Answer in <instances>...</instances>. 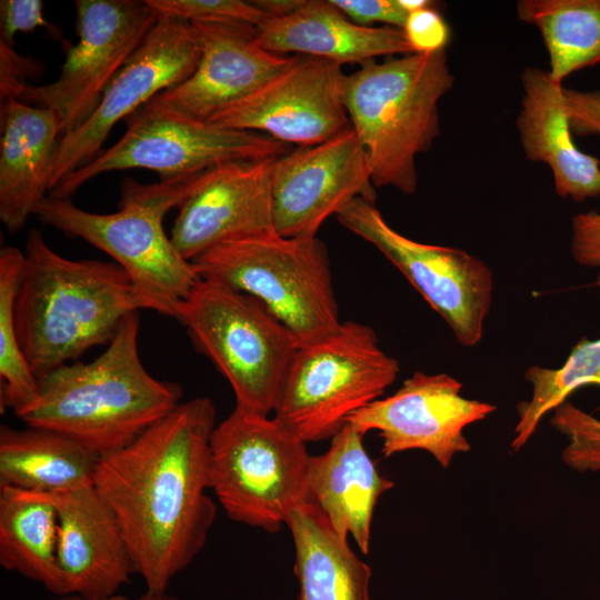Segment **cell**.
I'll use <instances>...</instances> for the list:
<instances>
[{"label":"cell","mask_w":600,"mask_h":600,"mask_svg":"<svg viewBox=\"0 0 600 600\" xmlns=\"http://www.w3.org/2000/svg\"><path fill=\"white\" fill-rule=\"evenodd\" d=\"M157 18L142 43L108 84L91 116L61 137L51 190L63 177L102 151L106 139L120 120L194 71L200 49L192 24L173 17Z\"/></svg>","instance_id":"4fadbf2b"},{"label":"cell","mask_w":600,"mask_h":600,"mask_svg":"<svg viewBox=\"0 0 600 600\" xmlns=\"http://www.w3.org/2000/svg\"><path fill=\"white\" fill-rule=\"evenodd\" d=\"M254 40L272 53H299L341 66L414 53L401 29L359 26L321 0H303L293 12L270 18L256 28Z\"/></svg>","instance_id":"7402d4cb"},{"label":"cell","mask_w":600,"mask_h":600,"mask_svg":"<svg viewBox=\"0 0 600 600\" xmlns=\"http://www.w3.org/2000/svg\"><path fill=\"white\" fill-rule=\"evenodd\" d=\"M524 379L531 384L532 394L529 401L517 406L519 419L511 443L514 450L522 448L543 416L564 403L573 391L586 384L600 386V338L579 341L560 368L530 367Z\"/></svg>","instance_id":"83f0119b"},{"label":"cell","mask_w":600,"mask_h":600,"mask_svg":"<svg viewBox=\"0 0 600 600\" xmlns=\"http://www.w3.org/2000/svg\"><path fill=\"white\" fill-rule=\"evenodd\" d=\"M61 137L52 110L19 99L1 103L0 220L9 232L23 228L51 191Z\"/></svg>","instance_id":"ffe728a7"},{"label":"cell","mask_w":600,"mask_h":600,"mask_svg":"<svg viewBox=\"0 0 600 600\" xmlns=\"http://www.w3.org/2000/svg\"><path fill=\"white\" fill-rule=\"evenodd\" d=\"M356 198L374 201L366 151L352 127L276 159L271 177L274 231L317 237L322 223Z\"/></svg>","instance_id":"9a60e30c"},{"label":"cell","mask_w":600,"mask_h":600,"mask_svg":"<svg viewBox=\"0 0 600 600\" xmlns=\"http://www.w3.org/2000/svg\"><path fill=\"white\" fill-rule=\"evenodd\" d=\"M58 512V562L66 594H118L136 573L120 524L94 487L49 494Z\"/></svg>","instance_id":"d6986e66"},{"label":"cell","mask_w":600,"mask_h":600,"mask_svg":"<svg viewBox=\"0 0 600 600\" xmlns=\"http://www.w3.org/2000/svg\"><path fill=\"white\" fill-rule=\"evenodd\" d=\"M99 459L53 430L0 428V487L46 494L93 487Z\"/></svg>","instance_id":"d4e9b609"},{"label":"cell","mask_w":600,"mask_h":600,"mask_svg":"<svg viewBox=\"0 0 600 600\" xmlns=\"http://www.w3.org/2000/svg\"><path fill=\"white\" fill-rule=\"evenodd\" d=\"M564 106L573 136L600 137V90L564 88Z\"/></svg>","instance_id":"e575fe53"},{"label":"cell","mask_w":600,"mask_h":600,"mask_svg":"<svg viewBox=\"0 0 600 600\" xmlns=\"http://www.w3.org/2000/svg\"><path fill=\"white\" fill-rule=\"evenodd\" d=\"M139 330L133 312L96 359L66 363L40 377L36 399L16 416L28 427L66 434L99 457L132 442L183 396L178 383L159 380L143 367Z\"/></svg>","instance_id":"3957f363"},{"label":"cell","mask_w":600,"mask_h":600,"mask_svg":"<svg viewBox=\"0 0 600 600\" xmlns=\"http://www.w3.org/2000/svg\"><path fill=\"white\" fill-rule=\"evenodd\" d=\"M276 159L229 161L196 176L170 232L183 258L192 261L220 243L274 231L271 177Z\"/></svg>","instance_id":"e0dca14e"},{"label":"cell","mask_w":600,"mask_h":600,"mask_svg":"<svg viewBox=\"0 0 600 600\" xmlns=\"http://www.w3.org/2000/svg\"><path fill=\"white\" fill-rule=\"evenodd\" d=\"M40 66L33 59L19 54L14 47L0 42V97L1 103L20 99L27 79L38 73Z\"/></svg>","instance_id":"d590c367"},{"label":"cell","mask_w":600,"mask_h":600,"mask_svg":"<svg viewBox=\"0 0 600 600\" xmlns=\"http://www.w3.org/2000/svg\"><path fill=\"white\" fill-rule=\"evenodd\" d=\"M200 49L194 71L148 103L199 121L259 89L292 60L261 48L256 28L191 23Z\"/></svg>","instance_id":"ac0fdd59"},{"label":"cell","mask_w":600,"mask_h":600,"mask_svg":"<svg viewBox=\"0 0 600 600\" xmlns=\"http://www.w3.org/2000/svg\"><path fill=\"white\" fill-rule=\"evenodd\" d=\"M48 600H91V599H86V598L73 596V594H66V596H54L53 598L48 599ZM100 600H181V599L168 592L153 593V592L146 591L143 594L139 597H128V596L116 594V596H112L106 599H100Z\"/></svg>","instance_id":"f35d334b"},{"label":"cell","mask_w":600,"mask_h":600,"mask_svg":"<svg viewBox=\"0 0 600 600\" xmlns=\"http://www.w3.org/2000/svg\"><path fill=\"white\" fill-rule=\"evenodd\" d=\"M516 8L539 30L554 82L600 63V0H520Z\"/></svg>","instance_id":"4316f807"},{"label":"cell","mask_w":600,"mask_h":600,"mask_svg":"<svg viewBox=\"0 0 600 600\" xmlns=\"http://www.w3.org/2000/svg\"><path fill=\"white\" fill-rule=\"evenodd\" d=\"M306 443L273 417L240 407L210 439L209 482L233 521L276 533L311 501Z\"/></svg>","instance_id":"ba28073f"},{"label":"cell","mask_w":600,"mask_h":600,"mask_svg":"<svg viewBox=\"0 0 600 600\" xmlns=\"http://www.w3.org/2000/svg\"><path fill=\"white\" fill-rule=\"evenodd\" d=\"M126 123V132L114 144L63 177L50 196L70 199L91 179L114 170L150 169L161 180H171L229 161L279 158L289 152L286 143L268 136L218 127L149 103Z\"/></svg>","instance_id":"30bf717a"},{"label":"cell","mask_w":600,"mask_h":600,"mask_svg":"<svg viewBox=\"0 0 600 600\" xmlns=\"http://www.w3.org/2000/svg\"><path fill=\"white\" fill-rule=\"evenodd\" d=\"M57 549L58 512L50 496L0 487V564L66 596Z\"/></svg>","instance_id":"484cf974"},{"label":"cell","mask_w":600,"mask_h":600,"mask_svg":"<svg viewBox=\"0 0 600 600\" xmlns=\"http://www.w3.org/2000/svg\"><path fill=\"white\" fill-rule=\"evenodd\" d=\"M551 424L568 440L566 464L579 472L600 470L599 419L566 401L554 409Z\"/></svg>","instance_id":"4dcf8cb0"},{"label":"cell","mask_w":600,"mask_h":600,"mask_svg":"<svg viewBox=\"0 0 600 600\" xmlns=\"http://www.w3.org/2000/svg\"><path fill=\"white\" fill-rule=\"evenodd\" d=\"M521 83L517 128L526 157L551 169L558 196L577 202L600 196V160L573 141L562 84L536 67L523 69Z\"/></svg>","instance_id":"44dd1931"},{"label":"cell","mask_w":600,"mask_h":600,"mask_svg":"<svg viewBox=\"0 0 600 600\" xmlns=\"http://www.w3.org/2000/svg\"><path fill=\"white\" fill-rule=\"evenodd\" d=\"M286 524L296 549L298 600H369L370 567L317 503L297 507Z\"/></svg>","instance_id":"cb8c5ba5"},{"label":"cell","mask_w":600,"mask_h":600,"mask_svg":"<svg viewBox=\"0 0 600 600\" xmlns=\"http://www.w3.org/2000/svg\"><path fill=\"white\" fill-rule=\"evenodd\" d=\"M399 371L371 327L341 322L331 334L299 346L273 418L306 444L331 439L352 413L379 399Z\"/></svg>","instance_id":"9c48e42d"},{"label":"cell","mask_w":600,"mask_h":600,"mask_svg":"<svg viewBox=\"0 0 600 600\" xmlns=\"http://www.w3.org/2000/svg\"><path fill=\"white\" fill-rule=\"evenodd\" d=\"M462 383L447 373L414 372L393 394L377 399L346 421L363 436L377 430L384 457L412 449L428 451L447 468L453 457L470 450L467 426L496 406L461 396Z\"/></svg>","instance_id":"2e32d148"},{"label":"cell","mask_w":600,"mask_h":600,"mask_svg":"<svg viewBox=\"0 0 600 600\" xmlns=\"http://www.w3.org/2000/svg\"><path fill=\"white\" fill-rule=\"evenodd\" d=\"M23 253L14 323L38 379L108 344L129 314L152 310L116 262L64 258L38 229L29 231Z\"/></svg>","instance_id":"7a4b0ae2"},{"label":"cell","mask_w":600,"mask_h":600,"mask_svg":"<svg viewBox=\"0 0 600 600\" xmlns=\"http://www.w3.org/2000/svg\"><path fill=\"white\" fill-rule=\"evenodd\" d=\"M197 174L147 184L126 179L112 213L90 212L70 199L47 196L33 216L108 253L153 311L176 318L179 303L200 278L164 232L163 219L184 200Z\"/></svg>","instance_id":"5b68a950"},{"label":"cell","mask_w":600,"mask_h":600,"mask_svg":"<svg viewBox=\"0 0 600 600\" xmlns=\"http://www.w3.org/2000/svg\"><path fill=\"white\" fill-rule=\"evenodd\" d=\"M196 349L229 381L236 406L270 416L299 343L258 299L199 279L177 317Z\"/></svg>","instance_id":"52a82bcc"},{"label":"cell","mask_w":600,"mask_h":600,"mask_svg":"<svg viewBox=\"0 0 600 600\" xmlns=\"http://www.w3.org/2000/svg\"><path fill=\"white\" fill-rule=\"evenodd\" d=\"M399 2L408 13L434 6V2L429 0H399Z\"/></svg>","instance_id":"ab89813d"},{"label":"cell","mask_w":600,"mask_h":600,"mask_svg":"<svg viewBox=\"0 0 600 600\" xmlns=\"http://www.w3.org/2000/svg\"><path fill=\"white\" fill-rule=\"evenodd\" d=\"M39 28H46L59 37V32L43 17L41 0L0 1V42L14 47L17 33L32 32Z\"/></svg>","instance_id":"d6a6232c"},{"label":"cell","mask_w":600,"mask_h":600,"mask_svg":"<svg viewBox=\"0 0 600 600\" xmlns=\"http://www.w3.org/2000/svg\"><path fill=\"white\" fill-rule=\"evenodd\" d=\"M352 22L362 27L383 23L403 29L408 12L399 0H330Z\"/></svg>","instance_id":"836d02e7"},{"label":"cell","mask_w":600,"mask_h":600,"mask_svg":"<svg viewBox=\"0 0 600 600\" xmlns=\"http://www.w3.org/2000/svg\"><path fill=\"white\" fill-rule=\"evenodd\" d=\"M270 18L287 16L298 9L303 0H259L253 1Z\"/></svg>","instance_id":"74e56055"},{"label":"cell","mask_w":600,"mask_h":600,"mask_svg":"<svg viewBox=\"0 0 600 600\" xmlns=\"http://www.w3.org/2000/svg\"><path fill=\"white\" fill-rule=\"evenodd\" d=\"M336 217L402 272L461 346L481 341L493 293V274L486 262L461 249L409 239L386 222L374 201L364 198L351 200Z\"/></svg>","instance_id":"8fae6325"},{"label":"cell","mask_w":600,"mask_h":600,"mask_svg":"<svg viewBox=\"0 0 600 600\" xmlns=\"http://www.w3.org/2000/svg\"><path fill=\"white\" fill-rule=\"evenodd\" d=\"M191 262L200 279L261 301L299 346L324 338L341 324L329 258L317 237L271 231L220 243Z\"/></svg>","instance_id":"8992f818"},{"label":"cell","mask_w":600,"mask_h":600,"mask_svg":"<svg viewBox=\"0 0 600 600\" xmlns=\"http://www.w3.org/2000/svg\"><path fill=\"white\" fill-rule=\"evenodd\" d=\"M393 487L376 469L363 447V434L346 423L331 438L329 449L310 456L308 489L332 527L342 537L352 536L368 553L373 510L379 497Z\"/></svg>","instance_id":"603a6c76"},{"label":"cell","mask_w":600,"mask_h":600,"mask_svg":"<svg viewBox=\"0 0 600 600\" xmlns=\"http://www.w3.org/2000/svg\"><path fill=\"white\" fill-rule=\"evenodd\" d=\"M24 253L12 246L0 251V381L1 408L16 412L38 394V378L22 351L16 323L14 301Z\"/></svg>","instance_id":"f1b7e54d"},{"label":"cell","mask_w":600,"mask_h":600,"mask_svg":"<svg viewBox=\"0 0 600 600\" xmlns=\"http://www.w3.org/2000/svg\"><path fill=\"white\" fill-rule=\"evenodd\" d=\"M453 82L446 49L369 61L346 74L343 104L374 187L417 191L416 158L439 137L438 103Z\"/></svg>","instance_id":"277c9868"},{"label":"cell","mask_w":600,"mask_h":600,"mask_svg":"<svg viewBox=\"0 0 600 600\" xmlns=\"http://www.w3.org/2000/svg\"><path fill=\"white\" fill-rule=\"evenodd\" d=\"M344 77L337 62L292 57L272 79L220 109L207 122L241 131H262L286 144H318L350 127L342 100Z\"/></svg>","instance_id":"5bb4252c"},{"label":"cell","mask_w":600,"mask_h":600,"mask_svg":"<svg viewBox=\"0 0 600 600\" xmlns=\"http://www.w3.org/2000/svg\"><path fill=\"white\" fill-rule=\"evenodd\" d=\"M414 53L446 49L450 29L434 6L410 12L402 29Z\"/></svg>","instance_id":"1f68e13d"},{"label":"cell","mask_w":600,"mask_h":600,"mask_svg":"<svg viewBox=\"0 0 600 600\" xmlns=\"http://www.w3.org/2000/svg\"><path fill=\"white\" fill-rule=\"evenodd\" d=\"M216 426L212 400L197 397L99 459L93 487L113 511L149 592H167L207 542L217 513L206 492Z\"/></svg>","instance_id":"6da1fadb"},{"label":"cell","mask_w":600,"mask_h":600,"mask_svg":"<svg viewBox=\"0 0 600 600\" xmlns=\"http://www.w3.org/2000/svg\"><path fill=\"white\" fill-rule=\"evenodd\" d=\"M571 253L580 266L600 267V213L588 211L572 218Z\"/></svg>","instance_id":"8d00e7d4"},{"label":"cell","mask_w":600,"mask_h":600,"mask_svg":"<svg viewBox=\"0 0 600 600\" xmlns=\"http://www.w3.org/2000/svg\"><path fill=\"white\" fill-rule=\"evenodd\" d=\"M156 16L189 23L241 24L258 28L270 17L253 1L241 0H144Z\"/></svg>","instance_id":"f546056e"},{"label":"cell","mask_w":600,"mask_h":600,"mask_svg":"<svg viewBox=\"0 0 600 600\" xmlns=\"http://www.w3.org/2000/svg\"><path fill=\"white\" fill-rule=\"evenodd\" d=\"M78 43L66 49L59 77L28 84L19 100L52 110L61 133L79 128L156 24V13L139 0H76Z\"/></svg>","instance_id":"7c38bea8"}]
</instances>
